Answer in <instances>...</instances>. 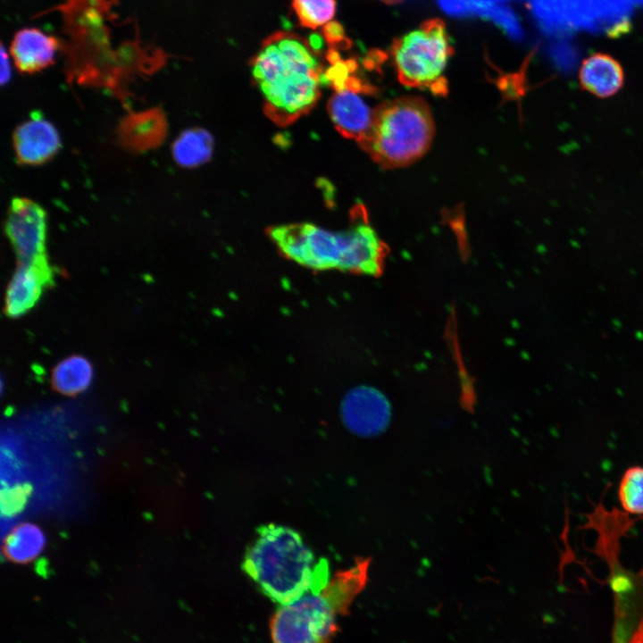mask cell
Masks as SVG:
<instances>
[{
	"mask_svg": "<svg viewBox=\"0 0 643 643\" xmlns=\"http://www.w3.org/2000/svg\"><path fill=\"white\" fill-rule=\"evenodd\" d=\"M309 42L287 31L267 38L251 62V71L264 102L265 114L288 126L316 104L325 71Z\"/></svg>",
	"mask_w": 643,
	"mask_h": 643,
	"instance_id": "1",
	"label": "cell"
},
{
	"mask_svg": "<svg viewBox=\"0 0 643 643\" xmlns=\"http://www.w3.org/2000/svg\"><path fill=\"white\" fill-rule=\"evenodd\" d=\"M246 551L243 570L267 597L289 604L330 580L328 564L318 563L301 536L293 529L275 524L262 526Z\"/></svg>",
	"mask_w": 643,
	"mask_h": 643,
	"instance_id": "2",
	"label": "cell"
},
{
	"mask_svg": "<svg viewBox=\"0 0 643 643\" xmlns=\"http://www.w3.org/2000/svg\"><path fill=\"white\" fill-rule=\"evenodd\" d=\"M270 236L289 259L307 268L339 270L367 275L377 274L384 248L375 230L366 221L330 231L311 223L273 227Z\"/></svg>",
	"mask_w": 643,
	"mask_h": 643,
	"instance_id": "3",
	"label": "cell"
},
{
	"mask_svg": "<svg viewBox=\"0 0 643 643\" xmlns=\"http://www.w3.org/2000/svg\"><path fill=\"white\" fill-rule=\"evenodd\" d=\"M370 558L337 572L319 590L280 605L270 622L272 643H330L339 630L338 622L367 580Z\"/></svg>",
	"mask_w": 643,
	"mask_h": 643,
	"instance_id": "4",
	"label": "cell"
},
{
	"mask_svg": "<svg viewBox=\"0 0 643 643\" xmlns=\"http://www.w3.org/2000/svg\"><path fill=\"white\" fill-rule=\"evenodd\" d=\"M433 136L428 104L420 97L404 96L375 109L372 127L359 144L380 166L397 168L421 158Z\"/></svg>",
	"mask_w": 643,
	"mask_h": 643,
	"instance_id": "5",
	"label": "cell"
},
{
	"mask_svg": "<svg viewBox=\"0 0 643 643\" xmlns=\"http://www.w3.org/2000/svg\"><path fill=\"white\" fill-rule=\"evenodd\" d=\"M453 52L446 24L439 18L427 20L395 38L391 46L399 81L435 94L447 92L444 71Z\"/></svg>",
	"mask_w": 643,
	"mask_h": 643,
	"instance_id": "6",
	"label": "cell"
},
{
	"mask_svg": "<svg viewBox=\"0 0 643 643\" xmlns=\"http://www.w3.org/2000/svg\"><path fill=\"white\" fill-rule=\"evenodd\" d=\"M4 231L18 263L47 260V215L39 204L28 197H13L7 210Z\"/></svg>",
	"mask_w": 643,
	"mask_h": 643,
	"instance_id": "7",
	"label": "cell"
},
{
	"mask_svg": "<svg viewBox=\"0 0 643 643\" xmlns=\"http://www.w3.org/2000/svg\"><path fill=\"white\" fill-rule=\"evenodd\" d=\"M607 584L615 607L613 643H643V567L633 572L621 566Z\"/></svg>",
	"mask_w": 643,
	"mask_h": 643,
	"instance_id": "8",
	"label": "cell"
},
{
	"mask_svg": "<svg viewBox=\"0 0 643 643\" xmlns=\"http://www.w3.org/2000/svg\"><path fill=\"white\" fill-rule=\"evenodd\" d=\"M334 90L328 104L330 117L341 135L360 143L373 121L375 109L371 108L363 96L372 88L357 77L351 76L342 87Z\"/></svg>",
	"mask_w": 643,
	"mask_h": 643,
	"instance_id": "9",
	"label": "cell"
},
{
	"mask_svg": "<svg viewBox=\"0 0 643 643\" xmlns=\"http://www.w3.org/2000/svg\"><path fill=\"white\" fill-rule=\"evenodd\" d=\"M340 413L345 426L362 437L382 433L391 418L388 398L374 387L367 385L355 387L344 396Z\"/></svg>",
	"mask_w": 643,
	"mask_h": 643,
	"instance_id": "10",
	"label": "cell"
},
{
	"mask_svg": "<svg viewBox=\"0 0 643 643\" xmlns=\"http://www.w3.org/2000/svg\"><path fill=\"white\" fill-rule=\"evenodd\" d=\"M13 145L20 164L36 166L55 156L61 148V138L54 124L36 111L16 127Z\"/></svg>",
	"mask_w": 643,
	"mask_h": 643,
	"instance_id": "11",
	"label": "cell"
},
{
	"mask_svg": "<svg viewBox=\"0 0 643 643\" xmlns=\"http://www.w3.org/2000/svg\"><path fill=\"white\" fill-rule=\"evenodd\" d=\"M53 283V271L48 260L18 263L5 292L4 310L6 316L16 319L26 314L37 305L43 290Z\"/></svg>",
	"mask_w": 643,
	"mask_h": 643,
	"instance_id": "12",
	"label": "cell"
},
{
	"mask_svg": "<svg viewBox=\"0 0 643 643\" xmlns=\"http://www.w3.org/2000/svg\"><path fill=\"white\" fill-rule=\"evenodd\" d=\"M59 45L57 38L38 28H24L13 35L10 54L19 71L32 74L54 63Z\"/></svg>",
	"mask_w": 643,
	"mask_h": 643,
	"instance_id": "13",
	"label": "cell"
},
{
	"mask_svg": "<svg viewBox=\"0 0 643 643\" xmlns=\"http://www.w3.org/2000/svg\"><path fill=\"white\" fill-rule=\"evenodd\" d=\"M580 88L592 96L605 99L616 95L624 83V71L613 56L596 53L585 58L579 69Z\"/></svg>",
	"mask_w": 643,
	"mask_h": 643,
	"instance_id": "14",
	"label": "cell"
},
{
	"mask_svg": "<svg viewBox=\"0 0 643 643\" xmlns=\"http://www.w3.org/2000/svg\"><path fill=\"white\" fill-rule=\"evenodd\" d=\"M118 134L121 145L130 150L156 147L166 134L164 114L157 108L130 113L121 121Z\"/></svg>",
	"mask_w": 643,
	"mask_h": 643,
	"instance_id": "15",
	"label": "cell"
},
{
	"mask_svg": "<svg viewBox=\"0 0 643 643\" xmlns=\"http://www.w3.org/2000/svg\"><path fill=\"white\" fill-rule=\"evenodd\" d=\"M94 369L91 362L80 355H70L60 361L51 373L53 388L65 396L85 391L92 383Z\"/></svg>",
	"mask_w": 643,
	"mask_h": 643,
	"instance_id": "16",
	"label": "cell"
},
{
	"mask_svg": "<svg viewBox=\"0 0 643 643\" xmlns=\"http://www.w3.org/2000/svg\"><path fill=\"white\" fill-rule=\"evenodd\" d=\"M213 144V138L207 130L201 128L188 129L174 140L172 157L180 166L196 167L209 161Z\"/></svg>",
	"mask_w": 643,
	"mask_h": 643,
	"instance_id": "17",
	"label": "cell"
},
{
	"mask_svg": "<svg viewBox=\"0 0 643 643\" xmlns=\"http://www.w3.org/2000/svg\"><path fill=\"white\" fill-rule=\"evenodd\" d=\"M45 543L46 539L39 527L33 523H22L8 534L4 543V554L14 563L26 564L41 554Z\"/></svg>",
	"mask_w": 643,
	"mask_h": 643,
	"instance_id": "18",
	"label": "cell"
},
{
	"mask_svg": "<svg viewBox=\"0 0 643 643\" xmlns=\"http://www.w3.org/2000/svg\"><path fill=\"white\" fill-rule=\"evenodd\" d=\"M617 495L623 512L643 515V466H631L624 472Z\"/></svg>",
	"mask_w": 643,
	"mask_h": 643,
	"instance_id": "19",
	"label": "cell"
},
{
	"mask_svg": "<svg viewBox=\"0 0 643 643\" xmlns=\"http://www.w3.org/2000/svg\"><path fill=\"white\" fill-rule=\"evenodd\" d=\"M292 6L300 25L312 29L328 23L336 12L335 0H292Z\"/></svg>",
	"mask_w": 643,
	"mask_h": 643,
	"instance_id": "20",
	"label": "cell"
},
{
	"mask_svg": "<svg viewBox=\"0 0 643 643\" xmlns=\"http://www.w3.org/2000/svg\"><path fill=\"white\" fill-rule=\"evenodd\" d=\"M322 35L330 48H348L350 40L347 38L343 26L338 21H329L322 28Z\"/></svg>",
	"mask_w": 643,
	"mask_h": 643,
	"instance_id": "21",
	"label": "cell"
},
{
	"mask_svg": "<svg viewBox=\"0 0 643 643\" xmlns=\"http://www.w3.org/2000/svg\"><path fill=\"white\" fill-rule=\"evenodd\" d=\"M2 68H1V83L2 85H4L7 83L11 78V69H10V63L8 61V55L6 56V54L4 51V48H2Z\"/></svg>",
	"mask_w": 643,
	"mask_h": 643,
	"instance_id": "22",
	"label": "cell"
},
{
	"mask_svg": "<svg viewBox=\"0 0 643 643\" xmlns=\"http://www.w3.org/2000/svg\"><path fill=\"white\" fill-rule=\"evenodd\" d=\"M309 44L314 51H319L322 46V38L319 35H312L309 38Z\"/></svg>",
	"mask_w": 643,
	"mask_h": 643,
	"instance_id": "23",
	"label": "cell"
},
{
	"mask_svg": "<svg viewBox=\"0 0 643 643\" xmlns=\"http://www.w3.org/2000/svg\"><path fill=\"white\" fill-rule=\"evenodd\" d=\"M388 4H394L402 2L403 0H381Z\"/></svg>",
	"mask_w": 643,
	"mask_h": 643,
	"instance_id": "24",
	"label": "cell"
}]
</instances>
